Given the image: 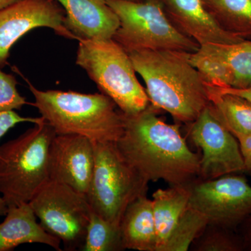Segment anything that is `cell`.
Returning <instances> with one entry per match:
<instances>
[{
  "instance_id": "20",
  "label": "cell",
  "mask_w": 251,
  "mask_h": 251,
  "mask_svg": "<svg viewBox=\"0 0 251 251\" xmlns=\"http://www.w3.org/2000/svg\"><path fill=\"white\" fill-rule=\"evenodd\" d=\"M222 59L232 73V88L244 89L251 86V41L232 44H209L200 46Z\"/></svg>"
},
{
  "instance_id": "17",
  "label": "cell",
  "mask_w": 251,
  "mask_h": 251,
  "mask_svg": "<svg viewBox=\"0 0 251 251\" xmlns=\"http://www.w3.org/2000/svg\"><path fill=\"white\" fill-rule=\"evenodd\" d=\"M190 186H169L152 195L157 236L156 251H164L167 243L189 206Z\"/></svg>"
},
{
  "instance_id": "24",
  "label": "cell",
  "mask_w": 251,
  "mask_h": 251,
  "mask_svg": "<svg viewBox=\"0 0 251 251\" xmlns=\"http://www.w3.org/2000/svg\"><path fill=\"white\" fill-rule=\"evenodd\" d=\"M208 225L206 218L189 205L167 243L164 251H187Z\"/></svg>"
},
{
  "instance_id": "25",
  "label": "cell",
  "mask_w": 251,
  "mask_h": 251,
  "mask_svg": "<svg viewBox=\"0 0 251 251\" xmlns=\"http://www.w3.org/2000/svg\"><path fill=\"white\" fill-rule=\"evenodd\" d=\"M18 82L14 75L0 69V112L21 110L29 104L17 90Z\"/></svg>"
},
{
  "instance_id": "30",
  "label": "cell",
  "mask_w": 251,
  "mask_h": 251,
  "mask_svg": "<svg viewBox=\"0 0 251 251\" xmlns=\"http://www.w3.org/2000/svg\"><path fill=\"white\" fill-rule=\"evenodd\" d=\"M21 0H0V11L16 4Z\"/></svg>"
},
{
  "instance_id": "16",
  "label": "cell",
  "mask_w": 251,
  "mask_h": 251,
  "mask_svg": "<svg viewBox=\"0 0 251 251\" xmlns=\"http://www.w3.org/2000/svg\"><path fill=\"white\" fill-rule=\"evenodd\" d=\"M124 247L128 250L156 251L152 201L144 195L130 203L120 223Z\"/></svg>"
},
{
  "instance_id": "22",
  "label": "cell",
  "mask_w": 251,
  "mask_h": 251,
  "mask_svg": "<svg viewBox=\"0 0 251 251\" xmlns=\"http://www.w3.org/2000/svg\"><path fill=\"white\" fill-rule=\"evenodd\" d=\"M188 59L201 73L208 85L220 88L233 87L232 73L222 59L216 54L200 47L197 52L188 53Z\"/></svg>"
},
{
  "instance_id": "15",
  "label": "cell",
  "mask_w": 251,
  "mask_h": 251,
  "mask_svg": "<svg viewBox=\"0 0 251 251\" xmlns=\"http://www.w3.org/2000/svg\"><path fill=\"white\" fill-rule=\"evenodd\" d=\"M5 216L0 224V251H11L21 244L34 243L62 251L61 241L46 232L36 221L29 203L9 206Z\"/></svg>"
},
{
  "instance_id": "12",
  "label": "cell",
  "mask_w": 251,
  "mask_h": 251,
  "mask_svg": "<svg viewBox=\"0 0 251 251\" xmlns=\"http://www.w3.org/2000/svg\"><path fill=\"white\" fill-rule=\"evenodd\" d=\"M94 167L92 140L80 135L56 134L48 155L49 180L68 185L86 194Z\"/></svg>"
},
{
  "instance_id": "21",
  "label": "cell",
  "mask_w": 251,
  "mask_h": 251,
  "mask_svg": "<svg viewBox=\"0 0 251 251\" xmlns=\"http://www.w3.org/2000/svg\"><path fill=\"white\" fill-rule=\"evenodd\" d=\"M120 226L91 211L85 243L82 251H125Z\"/></svg>"
},
{
  "instance_id": "32",
  "label": "cell",
  "mask_w": 251,
  "mask_h": 251,
  "mask_svg": "<svg viewBox=\"0 0 251 251\" xmlns=\"http://www.w3.org/2000/svg\"><path fill=\"white\" fill-rule=\"evenodd\" d=\"M128 1H140V0H128Z\"/></svg>"
},
{
  "instance_id": "26",
  "label": "cell",
  "mask_w": 251,
  "mask_h": 251,
  "mask_svg": "<svg viewBox=\"0 0 251 251\" xmlns=\"http://www.w3.org/2000/svg\"><path fill=\"white\" fill-rule=\"evenodd\" d=\"M44 119L42 117H25L18 115L14 110L0 112V140L10 129L14 128L18 124L30 122L33 124L40 123Z\"/></svg>"
},
{
  "instance_id": "19",
  "label": "cell",
  "mask_w": 251,
  "mask_h": 251,
  "mask_svg": "<svg viewBox=\"0 0 251 251\" xmlns=\"http://www.w3.org/2000/svg\"><path fill=\"white\" fill-rule=\"evenodd\" d=\"M204 6L225 30L251 35V0H202Z\"/></svg>"
},
{
  "instance_id": "4",
  "label": "cell",
  "mask_w": 251,
  "mask_h": 251,
  "mask_svg": "<svg viewBox=\"0 0 251 251\" xmlns=\"http://www.w3.org/2000/svg\"><path fill=\"white\" fill-rule=\"evenodd\" d=\"M55 135L44 120L0 146V194L8 206L29 203L49 181L48 155Z\"/></svg>"
},
{
  "instance_id": "11",
  "label": "cell",
  "mask_w": 251,
  "mask_h": 251,
  "mask_svg": "<svg viewBox=\"0 0 251 251\" xmlns=\"http://www.w3.org/2000/svg\"><path fill=\"white\" fill-rule=\"evenodd\" d=\"M65 21V11L55 0H21L0 11V69L7 64L13 46L36 28H50L59 36L77 40Z\"/></svg>"
},
{
  "instance_id": "2",
  "label": "cell",
  "mask_w": 251,
  "mask_h": 251,
  "mask_svg": "<svg viewBox=\"0 0 251 251\" xmlns=\"http://www.w3.org/2000/svg\"><path fill=\"white\" fill-rule=\"evenodd\" d=\"M128 54L145 81L150 105L169 113L176 124L192 123L209 106L207 83L188 52L144 50Z\"/></svg>"
},
{
  "instance_id": "3",
  "label": "cell",
  "mask_w": 251,
  "mask_h": 251,
  "mask_svg": "<svg viewBox=\"0 0 251 251\" xmlns=\"http://www.w3.org/2000/svg\"><path fill=\"white\" fill-rule=\"evenodd\" d=\"M12 70L24 78L34 96V105L56 134L82 135L96 143L113 142L124 130V114L111 99L102 93L36 88L17 67Z\"/></svg>"
},
{
  "instance_id": "23",
  "label": "cell",
  "mask_w": 251,
  "mask_h": 251,
  "mask_svg": "<svg viewBox=\"0 0 251 251\" xmlns=\"http://www.w3.org/2000/svg\"><path fill=\"white\" fill-rule=\"evenodd\" d=\"M192 251H244L237 231L208 224L191 244Z\"/></svg>"
},
{
  "instance_id": "13",
  "label": "cell",
  "mask_w": 251,
  "mask_h": 251,
  "mask_svg": "<svg viewBox=\"0 0 251 251\" xmlns=\"http://www.w3.org/2000/svg\"><path fill=\"white\" fill-rule=\"evenodd\" d=\"M168 18L176 29L200 46L232 44L244 38L225 30L204 6L202 0H161Z\"/></svg>"
},
{
  "instance_id": "18",
  "label": "cell",
  "mask_w": 251,
  "mask_h": 251,
  "mask_svg": "<svg viewBox=\"0 0 251 251\" xmlns=\"http://www.w3.org/2000/svg\"><path fill=\"white\" fill-rule=\"evenodd\" d=\"M208 85V84H207ZM209 110L237 139L251 135V102L236 94L220 92L208 85Z\"/></svg>"
},
{
  "instance_id": "14",
  "label": "cell",
  "mask_w": 251,
  "mask_h": 251,
  "mask_svg": "<svg viewBox=\"0 0 251 251\" xmlns=\"http://www.w3.org/2000/svg\"><path fill=\"white\" fill-rule=\"evenodd\" d=\"M65 11V24L79 39H112L120 21L106 0H55Z\"/></svg>"
},
{
  "instance_id": "31",
  "label": "cell",
  "mask_w": 251,
  "mask_h": 251,
  "mask_svg": "<svg viewBox=\"0 0 251 251\" xmlns=\"http://www.w3.org/2000/svg\"><path fill=\"white\" fill-rule=\"evenodd\" d=\"M8 208H9V206H8L7 204L5 202L1 196H0V216L6 215Z\"/></svg>"
},
{
  "instance_id": "29",
  "label": "cell",
  "mask_w": 251,
  "mask_h": 251,
  "mask_svg": "<svg viewBox=\"0 0 251 251\" xmlns=\"http://www.w3.org/2000/svg\"><path fill=\"white\" fill-rule=\"evenodd\" d=\"M211 87H212V86H211ZM213 87L220 92L236 94V95L242 97L243 98L247 99V100L251 102V87L244 89H235L232 88V87H224V88H220V87Z\"/></svg>"
},
{
  "instance_id": "9",
  "label": "cell",
  "mask_w": 251,
  "mask_h": 251,
  "mask_svg": "<svg viewBox=\"0 0 251 251\" xmlns=\"http://www.w3.org/2000/svg\"><path fill=\"white\" fill-rule=\"evenodd\" d=\"M190 191L189 205L201 213L208 224L237 231L251 216V186L242 174L198 179L190 185Z\"/></svg>"
},
{
  "instance_id": "8",
  "label": "cell",
  "mask_w": 251,
  "mask_h": 251,
  "mask_svg": "<svg viewBox=\"0 0 251 251\" xmlns=\"http://www.w3.org/2000/svg\"><path fill=\"white\" fill-rule=\"evenodd\" d=\"M29 204L41 226L61 241L64 251H81L92 211L85 194L49 180Z\"/></svg>"
},
{
  "instance_id": "5",
  "label": "cell",
  "mask_w": 251,
  "mask_h": 251,
  "mask_svg": "<svg viewBox=\"0 0 251 251\" xmlns=\"http://www.w3.org/2000/svg\"><path fill=\"white\" fill-rule=\"evenodd\" d=\"M75 63L125 115L139 113L150 105L128 52L113 39H79Z\"/></svg>"
},
{
  "instance_id": "1",
  "label": "cell",
  "mask_w": 251,
  "mask_h": 251,
  "mask_svg": "<svg viewBox=\"0 0 251 251\" xmlns=\"http://www.w3.org/2000/svg\"><path fill=\"white\" fill-rule=\"evenodd\" d=\"M151 105L135 115L124 114L119 151L149 182L190 186L198 179L201 155L193 152L179 124L170 125Z\"/></svg>"
},
{
  "instance_id": "10",
  "label": "cell",
  "mask_w": 251,
  "mask_h": 251,
  "mask_svg": "<svg viewBox=\"0 0 251 251\" xmlns=\"http://www.w3.org/2000/svg\"><path fill=\"white\" fill-rule=\"evenodd\" d=\"M187 126L190 139L202 151L198 179L205 181L229 174H244L239 141L208 107Z\"/></svg>"
},
{
  "instance_id": "6",
  "label": "cell",
  "mask_w": 251,
  "mask_h": 251,
  "mask_svg": "<svg viewBox=\"0 0 251 251\" xmlns=\"http://www.w3.org/2000/svg\"><path fill=\"white\" fill-rule=\"evenodd\" d=\"M94 144V167L86 197L91 209L120 226L128 205L148 195L149 181L125 159L113 142Z\"/></svg>"
},
{
  "instance_id": "27",
  "label": "cell",
  "mask_w": 251,
  "mask_h": 251,
  "mask_svg": "<svg viewBox=\"0 0 251 251\" xmlns=\"http://www.w3.org/2000/svg\"><path fill=\"white\" fill-rule=\"evenodd\" d=\"M244 163V174L251 175V135L237 139Z\"/></svg>"
},
{
  "instance_id": "28",
  "label": "cell",
  "mask_w": 251,
  "mask_h": 251,
  "mask_svg": "<svg viewBox=\"0 0 251 251\" xmlns=\"http://www.w3.org/2000/svg\"><path fill=\"white\" fill-rule=\"evenodd\" d=\"M237 232L242 239L244 251H251V216L239 226Z\"/></svg>"
},
{
  "instance_id": "7",
  "label": "cell",
  "mask_w": 251,
  "mask_h": 251,
  "mask_svg": "<svg viewBox=\"0 0 251 251\" xmlns=\"http://www.w3.org/2000/svg\"><path fill=\"white\" fill-rule=\"evenodd\" d=\"M120 21L112 39L127 52L175 50L193 53L200 46L180 32L168 18L161 0H106Z\"/></svg>"
}]
</instances>
